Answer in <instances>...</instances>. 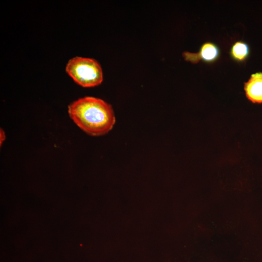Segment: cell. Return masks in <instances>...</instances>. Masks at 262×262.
Returning a JSON list of instances; mask_svg holds the SVG:
<instances>
[{"label":"cell","instance_id":"277c9868","mask_svg":"<svg viewBox=\"0 0 262 262\" xmlns=\"http://www.w3.org/2000/svg\"><path fill=\"white\" fill-rule=\"evenodd\" d=\"M244 89L249 100L253 103H262V73L252 74L245 83Z\"/></svg>","mask_w":262,"mask_h":262},{"label":"cell","instance_id":"7a4b0ae2","mask_svg":"<svg viewBox=\"0 0 262 262\" xmlns=\"http://www.w3.org/2000/svg\"><path fill=\"white\" fill-rule=\"evenodd\" d=\"M66 71L75 82L84 87L98 86L103 81L101 66L93 58L74 57L68 61Z\"/></svg>","mask_w":262,"mask_h":262},{"label":"cell","instance_id":"6da1fadb","mask_svg":"<svg viewBox=\"0 0 262 262\" xmlns=\"http://www.w3.org/2000/svg\"><path fill=\"white\" fill-rule=\"evenodd\" d=\"M68 113L82 130L93 136L107 133L115 123L112 105L93 97H85L72 102L68 106Z\"/></svg>","mask_w":262,"mask_h":262},{"label":"cell","instance_id":"8992f818","mask_svg":"<svg viewBox=\"0 0 262 262\" xmlns=\"http://www.w3.org/2000/svg\"><path fill=\"white\" fill-rule=\"evenodd\" d=\"M5 138H6V136H5V132H4V131L2 129H0V146H1V144H2L3 142L4 141Z\"/></svg>","mask_w":262,"mask_h":262},{"label":"cell","instance_id":"3957f363","mask_svg":"<svg viewBox=\"0 0 262 262\" xmlns=\"http://www.w3.org/2000/svg\"><path fill=\"white\" fill-rule=\"evenodd\" d=\"M218 55V49L214 44L206 43L201 47L197 53L184 52L182 56L185 60L196 64L200 60L212 61L215 60Z\"/></svg>","mask_w":262,"mask_h":262},{"label":"cell","instance_id":"5b68a950","mask_svg":"<svg viewBox=\"0 0 262 262\" xmlns=\"http://www.w3.org/2000/svg\"><path fill=\"white\" fill-rule=\"evenodd\" d=\"M248 53L247 45L242 42H237L233 46L231 54L234 58L237 60H243Z\"/></svg>","mask_w":262,"mask_h":262}]
</instances>
